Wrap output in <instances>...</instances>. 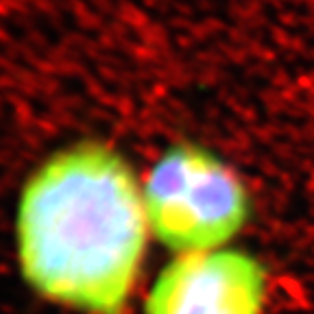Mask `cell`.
<instances>
[{"instance_id": "1", "label": "cell", "mask_w": 314, "mask_h": 314, "mask_svg": "<svg viewBox=\"0 0 314 314\" xmlns=\"http://www.w3.org/2000/svg\"><path fill=\"white\" fill-rule=\"evenodd\" d=\"M16 258L38 297L78 314H124L148 246L142 177L98 138L50 150L16 203Z\"/></svg>"}, {"instance_id": "2", "label": "cell", "mask_w": 314, "mask_h": 314, "mask_svg": "<svg viewBox=\"0 0 314 314\" xmlns=\"http://www.w3.org/2000/svg\"><path fill=\"white\" fill-rule=\"evenodd\" d=\"M150 238L179 253L227 246L251 218V194L240 172L214 148L174 140L142 174Z\"/></svg>"}, {"instance_id": "3", "label": "cell", "mask_w": 314, "mask_h": 314, "mask_svg": "<svg viewBox=\"0 0 314 314\" xmlns=\"http://www.w3.org/2000/svg\"><path fill=\"white\" fill-rule=\"evenodd\" d=\"M266 294L264 264L249 251L220 246L172 256L142 308L144 314H262Z\"/></svg>"}]
</instances>
